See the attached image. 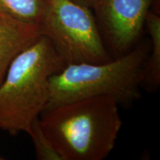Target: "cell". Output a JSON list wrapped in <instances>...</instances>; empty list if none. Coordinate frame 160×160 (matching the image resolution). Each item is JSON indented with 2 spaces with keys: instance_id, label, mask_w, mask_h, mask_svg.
Returning a JSON list of instances; mask_svg holds the SVG:
<instances>
[{
  "instance_id": "cell-1",
  "label": "cell",
  "mask_w": 160,
  "mask_h": 160,
  "mask_svg": "<svg viewBox=\"0 0 160 160\" xmlns=\"http://www.w3.org/2000/svg\"><path fill=\"white\" fill-rule=\"evenodd\" d=\"M44 133L62 160H102L114 148L122 126L119 103L108 96L93 97L45 110Z\"/></svg>"
},
{
  "instance_id": "cell-2",
  "label": "cell",
  "mask_w": 160,
  "mask_h": 160,
  "mask_svg": "<svg viewBox=\"0 0 160 160\" xmlns=\"http://www.w3.org/2000/svg\"><path fill=\"white\" fill-rule=\"evenodd\" d=\"M65 66L43 35L12 60L0 83V129L28 133L48 103L50 78Z\"/></svg>"
},
{
  "instance_id": "cell-3",
  "label": "cell",
  "mask_w": 160,
  "mask_h": 160,
  "mask_svg": "<svg viewBox=\"0 0 160 160\" xmlns=\"http://www.w3.org/2000/svg\"><path fill=\"white\" fill-rule=\"evenodd\" d=\"M151 41L139 42L126 54L101 63L67 65L50 78V96L45 110L62 104L108 96L128 105L141 98L143 66Z\"/></svg>"
},
{
  "instance_id": "cell-4",
  "label": "cell",
  "mask_w": 160,
  "mask_h": 160,
  "mask_svg": "<svg viewBox=\"0 0 160 160\" xmlns=\"http://www.w3.org/2000/svg\"><path fill=\"white\" fill-rule=\"evenodd\" d=\"M91 8L72 0H48L39 25L65 63L111 61Z\"/></svg>"
},
{
  "instance_id": "cell-5",
  "label": "cell",
  "mask_w": 160,
  "mask_h": 160,
  "mask_svg": "<svg viewBox=\"0 0 160 160\" xmlns=\"http://www.w3.org/2000/svg\"><path fill=\"white\" fill-rule=\"evenodd\" d=\"M153 0H99L93 8L101 24L102 38L112 58L131 51L141 37Z\"/></svg>"
},
{
  "instance_id": "cell-6",
  "label": "cell",
  "mask_w": 160,
  "mask_h": 160,
  "mask_svg": "<svg viewBox=\"0 0 160 160\" xmlns=\"http://www.w3.org/2000/svg\"><path fill=\"white\" fill-rule=\"evenodd\" d=\"M41 35L39 26L20 21L0 9V83L12 60Z\"/></svg>"
},
{
  "instance_id": "cell-7",
  "label": "cell",
  "mask_w": 160,
  "mask_h": 160,
  "mask_svg": "<svg viewBox=\"0 0 160 160\" xmlns=\"http://www.w3.org/2000/svg\"><path fill=\"white\" fill-rule=\"evenodd\" d=\"M151 48L143 66L142 88L156 91L160 85V17L150 11L145 21Z\"/></svg>"
},
{
  "instance_id": "cell-8",
  "label": "cell",
  "mask_w": 160,
  "mask_h": 160,
  "mask_svg": "<svg viewBox=\"0 0 160 160\" xmlns=\"http://www.w3.org/2000/svg\"><path fill=\"white\" fill-rule=\"evenodd\" d=\"M48 0H0V9L24 22L39 26Z\"/></svg>"
},
{
  "instance_id": "cell-9",
  "label": "cell",
  "mask_w": 160,
  "mask_h": 160,
  "mask_svg": "<svg viewBox=\"0 0 160 160\" xmlns=\"http://www.w3.org/2000/svg\"><path fill=\"white\" fill-rule=\"evenodd\" d=\"M28 134L31 136L34 145L37 159L62 160L61 157L44 133L40 125L39 117L36 119L31 124Z\"/></svg>"
},
{
  "instance_id": "cell-10",
  "label": "cell",
  "mask_w": 160,
  "mask_h": 160,
  "mask_svg": "<svg viewBox=\"0 0 160 160\" xmlns=\"http://www.w3.org/2000/svg\"><path fill=\"white\" fill-rule=\"evenodd\" d=\"M75 2L79 3L80 5L85 6V7L89 8H93L97 5V4L99 2V0H72Z\"/></svg>"
},
{
  "instance_id": "cell-11",
  "label": "cell",
  "mask_w": 160,
  "mask_h": 160,
  "mask_svg": "<svg viewBox=\"0 0 160 160\" xmlns=\"http://www.w3.org/2000/svg\"><path fill=\"white\" fill-rule=\"evenodd\" d=\"M0 159H2V158H0Z\"/></svg>"
}]
</instances>
